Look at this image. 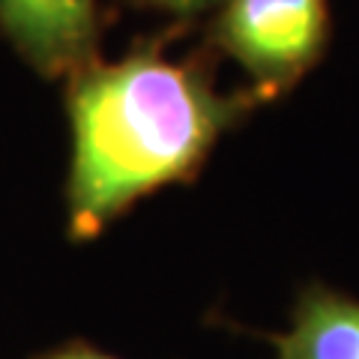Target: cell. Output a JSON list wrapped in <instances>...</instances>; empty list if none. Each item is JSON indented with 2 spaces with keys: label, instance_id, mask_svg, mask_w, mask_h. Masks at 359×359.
<instances>
[{
  "label": "cell",
  "instance_id": "6da1fadb",
  "mask_svg": "<svg viewBox=\"0 0 359 359\" xmlns=\"http://www.w3.org/2000/svg\"><path fill=\"white\" fill-rule=\"evenodd\" d=\"M257 102L255 90L222 93L204 57L174 60L162 39L66 78L69 240H96L156 189L189 183Z\"/></svg>",
  "mask_w": 359,
  "mask_h": 359
},
{
  "label": "cell",
  "instance_id": "7a4b0ae2",
  "mask_svg": "<svg viewBox=\"0 0 359 359\" xmlns=\"http://www.w3.org/2000/svg\"><path fill=\"white\" fill-rule=\"evenodd\" d=\"M327 39V0H222L210 27V45L243 66L261 102L287 93Z\"/></svg>",
  "mask_w": 359,
  "mask_h": 359
},
{
  "label": "cell",
  "instance_id": "3957f363",
  "mask_svg": "<svg viewBox=\"0 0 359 359\" xmlns=\"http://www.w3.org/2000/svg\"><path fill=\"white\" fill-rule=\"evenodd\" d=\"M0 33L42 78H72L99 60V0H0Z\"/></svg>",
  "mask_w": 359,
  "mask_h": 359
},
{
  "label": "cell",
  "instance_id": "277c9868",
  "mask_svg": "<svg viewBox=\"0 0 359 359\" xmlns=\"http://www.w3.org/2000/svg\"><path fill=\"white\" fill-rule=\"evenodd\" d=\"M276 359H359V299L309 285L290 311L287 332H266Z\"/></svg>",
  "mask_w": 359,
  "mask_h": 359
},
{
  "label": "cell",
  "instance_id": "5b68a950",
  "mask_svg": "<svg viewBox=\"0 0 359 359\" xmlns=\"http://www.w3.org/2000/svg\"><path fill=\"white\" fill-rule=\"evenodd\" d=\"M126 4L138 9H159V13H171L177 18H195L207 9H216L222 0H126Z\"/></svg>",
  "mask_w": 359,
  "mask_h": 359
},
{
  "label": "cell",
  "instance_id": "8992f818",
  "mask_svg": "<svg viewBox=\"0 0 359 359\" xmlns=\"http://www.w3.org/2000/svg\"><path fill=\"white\" fill-rule=\"evenodd\" d=\"M33 359H120V356H111V353L99 351V347L87 344V341H66V344L51 347V351H45Z\"/></svg>",
  "mask_w": 359,
  "mask_h": 359
}]
</instances>
